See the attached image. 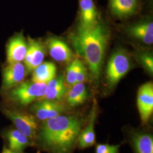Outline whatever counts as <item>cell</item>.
Listing matches in <instances>:
<instances>
[{
	"label": "cell",
	"mask_w": 153,
	"mask_h": 153,
	"mask_svg": "<svg viewBox=\"0 0 153 153\" xmlns=\"http://www.w3.org/2000/svg\"><path fill=\"white\" fill-rule=\"evenodd\" d=\"M69 38L77 53L87 63L93 79L98 81L110 39L108 28L100 21L89 27L78 24Z\"/></svg>",
	"instance_id": "6da1fadb"
},
{
	"label": "cell",
	"mask_w": 153,
	"mask_h": 153,
	"mask_svg": "<svg viewBox=\"0 0 153 153\" xmlns=\"http://www.w3.org/2000/svg\"><path fill=\"white\" fill-rule=\"evenodd\" d=\"M82 121L74 116L59 115L45 120L39 138L45 148L54 153H70L79 136Z\"/></svg>",
	"instance_id": "7a4b0ae2"
},
{
	"label": "cell",
	"mask_w": 153,
	"mask_h": 153,
	"mask_svg": "<svg viewBox=\"0 0 153 153\" xmlns=\"http://www.w3.org/2000/svg\"><path fill=\"white\" fill-rule=\"evenodd\" d=\"M47 89V83L23 82L10 89L9 98L14 103L26 106L42 98Z\"/></svg>",
	"instance_id": "3957f363"
},
{
	"label": "cell",
	"mask_w": 153,
	"mask_h": 153,
	"mask_svg": "<svg viewBox=\"0 0 153 153\" xmlns=\"http://www.w3.org/2000/svg\"><path fill=\"white\" fill-rule=\"evenodd\" d=\"M131 68L130 56L124 49H119L114 52L108 62L106 78L109 87H114L125 76Z\"/></svg>",
	"instance_id": "277c9868"
},
{
	"label": "cell",
	"mask_w": 153,
	"mask_h": 153,
	"mask_svg": "<svg viewBox=\"0 0 153 153\" xmlns=\"http://www.w3.org/2000/svg\"><path fill=\"white\" fill-rule=\"evenodd\" d=\"M3 113L21 131L30 139H35L38 130V123L33 115L15 109L4 108Z\"/></svg>",
	"instance_id": "5b68a950"
},
{
	"label": "cell",
	"mask_w": 153,
	"mask_h": 153,
	"mask_svg": "<svg viewBox=\"0 0 153 153\" xmlns=\"http://www.w3.org/2000/svg\"><path fill=\"white\" fill-rule=\"evenodd\" d=\"M137 107L141 120L146 124L150 119L153 111V85L147 82L140 88L137 94Z\"/></svg>",
	"instance_id": "8992f818"
},
{
	"label": "cell",
	"mask_w": 153,
	"mask_h": 153,
	"mask_svg": "<svg viewBox=\"0 0 153 153\" xmlns=\"http://www.w3.org/2000/svg\"><path fill=\"white\" fill-rule=\"evenodd\" d=\"M31 109L40 120L45 121L62 115L66 107L60 101L43 99L37 100Z\"/></svg>",
	"instance_id": "52a82bcc"
},
{
	"label": "cell",
	"mask_w": 153,
	"mask_h": 153,
	"mask_svg": "<svg viewBox=\"0 0 153 153\" xmlns=\"http://www.w3.org/2000/svg\"><path fill=\"white\" fill-rule=\"evenodd\" d=\"M27 74L25 64L21 62L9 63L3 71L2 90L7 91L19 85L24 81Z\"/></svg>",
	"instance_id": "ba28073f"
},
{
	"label": "cell",
	"mask_w": 153,
	"mask_h": 153,
	"mask_svg": "<svg viewBox=\"0 0 153 153\" xmlns=\"http://www.w3.org/2000/svg\"><path fill=\"white\" fill-rule=\"evenodd\" d=\"M27 44V51L24 62L28 74L43 62L45 49L40 42L30 38L28 39Z\"/></svg>",
	"instance_id": "9c48e42d"
},
{
	"label": "cell",
	"mask_w": 153,
	"mask_h": 153,
	"mask_svg": "<svg viewBox=\"0 0 153 153\" xmlns=\"http://www.w3.org/2000/svg\"><path fill=\"white\" fill-rule=\"evenodd\" d=\"M49 55L55 61L68 63L71 62L73 54L68 45L60 39L50 37L46 41Z\"/></svg>",
	"instance_id": "30bf717a"
},
{
	"label": "cell",
	"mask_w": 153,
	"mask_h": 153,
	"mask_svg": "<svg viewBox=\"0 0 153 153\" xmlns=\"http://www.w3.org/2000/svg\"><path fill=\"white\" fill-rule=\"evenodd\" d=\"M28 44L22 33L16 34L10 40L7 47V61L9 63L21 62L24 61Z\"/></svg>",
	"instance_id": "8fae6325"
},
{
	"label": "cell",
	"mask_w": 153,
	"mask_h": 153,
	"mask_svg": "<svg viewBox=\"0 0 153 153\" xmlns=\"http://www.w3.org/2000/svg\"><path fill=\"white\" fill-rule=\"evenodd\" d=\"M128 34L148 45L153 43V23L151 20H144L137 22L126 29Z\"/></svg>",
	"instance_id": "7c38bea8"
},
{
	"label": "cell",
	"mask_w": 153,
	"mask_h": 153,
	"mask_svg": "<svg viewBox=\"0 0 153 153\" xmlns=\"http://www.w3.org/2000/svg\"><path fill=\"white\" fill-rule=\"evenodd\" d=\"M80 22L84 27H91L99 21L98 14L93 0L79 1Z\"/></svg>",
	"instance_id": "4fadbf2b"
},
{
	"label": "cell",
	"mask_w": 153,
	"mask_h": 153,
	"mask_svg": "<svg viewBox=\"0 0 153 153\" xmlns=\"http://www.w3.org/2000/svg\"><path fill=\"white\" fill-rule=\"evenodd\" d=\"M109 8L118 18H124L133 15L137 10L138 0H109Z\"/></svg>",
	"instance_id": "5bb4252c"
},
{
	"label": "cell",
	"mask_w": 153,
	"mask_h": 153,
	"mask_svg": "<svg viewBox=\"0 0 153 153\" xmlns=\"http://www.w3.org/2000/svg\"><path fill=\"white\" fill-rule=\"evenodd\" d=\"M68 91L64 79L62 76L53 78L47 83V89L45 94L40 100L47 99L60 101Z\"/></svg>",
	"instance_id": "9a60e30c"
},
{
	"label": "cell",
	"mask_w": 153,
	"mask_h": 153,
	"mask_svg": "<svg viewBox=\"0 0 153 153\" xmlns=\"http://www.w3.org/2000/svg\"><path fill=\"white\" fill-rule=\"evenodd\" d=\"M33 71L32 81L47 83L55 78L57 68L53 62H43Z\"/></svg>",
	"instance_id": "2e32d148"
},
{
	"label": "cell",
	"mask_w": 153,
	"mask_h": 153,
	"mask_svg": "<svg viewBox=\"0 0 153 153\" xmlns=\"http://www.w3.org/2000/svg\"><path fill=\"white\" fill-rule=\"evenodd\" d=\"M96 119L95 108H93L91 113L89 122L87 126L80 133L78 137V144L81 149H85L93 146L95 143L96 136L94 126Z\"/></svg>",
	"instance_id": "e0dca14e"
},
{
	"label": "cell",
	"mask_w": 153,
	"mask_h": 153,
	"mask_svg": "<svg viewBox=\"0 0 153 153\" xmlns=\"http://www.w3.org/2000/svg\"><path fill=\"white\" fill-rule=\"evenodd\" d=\"M88 90L84 83H76L66 93L67 104L75 107L83 104L88 98Z\"/></svg>",
	"instance_id": "ac0fdd59"
},
{
	"label": "cell",
	"mask_w": 153,
	"mask_h": 153,
	"mask_svg": "<svg viewBox=\"0 0 153 153\" xmlns=\"http://www.w3.org/2000/svg\"><path fill=\"white\" fill-rule=\"evenodd\" d=\"M132 142L136 153H153V138L147 133H136L132 136Z\"/></svg>",
	"instance_id": "d6986e66"
},
{
	"label": "cell",
	"mask_w": 153,
	"mask_h": 153,
	"mask_svg": "<svg viewBox=\"0 0 153 153\" xmlns=\"http://www.w3.org/2000/svg\"><path fill=\"white\" fill-rule=\"evenodd\" d=\"M6 136L9 141L10 149L16 152H21L30 144L29 138L18 129L8 131Z\"/></svg>",
	"instance_id": "ffe728a7"
},
{
	"label": "cell",
	"mask_w": 153,
	"mask_h": 153,
	"mask_svg": "<svg viewBox=\"0 0 153 153\" xmlns=\"http://www.w3.org/2000/svg\"><path fill=\"white\" fill-rule=\"evenodd\" d=\"M137 59L143 68L150 75L153 73V57L152 53L148 51H141L138 53Z\"/></svg>",
	"instance_id": "44dd1931"
},
{
	"label": "cell",
	"mask_w": 153,
	"mask_h": 153,
	"mask_svg": "<svg viewBox=\"0 0 153 153\" xmlns=\"http://www.w3.org/2000/svg\"><path fill=\"white\" fill-rule=\"evenodd\" d=\"M76 62L77 59L72 61L66 69V81L71 87L76 83Z\"/></svg>",
	"instance_id": "7402d4cb"
},
{
	"label": "cell",
	"mask_w": 153,
	"mask_h": 153,
	"mask_svg": "<svg viewBox=\"0 0 153 153\" xmlns=\"http://www.w3.org/2000/svg\"><path fill=\"white\" fill-rule=\"evenodd\" d=\"M88 78L87 69L85 66L79 60L77 59L76 62V83H84Z\"/></svg>",
	"instance_id": "603a6c76"
},
{
	"label": "cell",
	"mask_w": 153,
	"mask_h": 153,
	"mask_svg": "<svg viewBox=\"0 0 153 153\" xmlns=\"http://www.w3.org/2000/svg\"><path fill=\"white\" fill-rule=\"evenodd\" d=\"M120 145H109L108 144H98L96 146L95 153H119Z\"/></svg>",
	"instance_id": "cb8c5ba5"
},
{
	"label": "cell",
	"mask_w": 153,
	"mask_h": 153,
	"mask_svg": "<svg viewBox=\"0 0 153 153\" xmlns=\"http://www.w3.org/2000/svg\"><path fill=\"white\" fill-rule=\"evenodd\" d=\"M2 153H17L16 152H14V151H12L10 149H8L6 148H4L3 149V151Z\"/></svg>",
	"instance_id": "d4e9b609"
},
{
	"label": "cell",
	"mask_w": 153,
	"mask_h": 153,
	"mask_svg": "<svg viewBox=\"0 0 153 153\" xmlns=\"http://www.w3.org/2000/svg\"><path fill=\"white\" fill-rule=\"evenodd\" d=\"M79 1H81V0H79Z\"/></svg>",
	"instance_id": "484cf974"
}]
</instances>
